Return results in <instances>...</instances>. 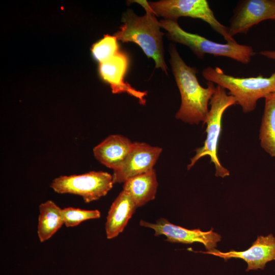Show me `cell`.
I'll use <instances>...</instances> for the list:
<instances>
[{"instance_id":"6da1fadb","label":"cell","mask_w":275,"mask_h":275,"mask_svg":"<svg viewBox=\"0 0 275 275\" xmlns=\"http://www.w3.org/2000/svg\"><path fill=\"white\" fill-rule=\"evenodd\" d=\"M172 72L181 95V105L176 118L190 124L204 125L209 109L208 105L216 87L208 81L207 87L201 86L197 77V69L186 64L175 45L169 48Z\"/></svg>"},{"instance_id":"7a4b0ae2","label":"cell","mask_w":275,"mask_h":275,"mask_svg":"<svg viewBox=\"0 0 275 275\" xmlns=\"http://www.w3.org/2000/svg\"><path fill=\"white\" fill-rule=\"evenodd\" d=\"M141 5L146 14L142 16L135 14L130 9L122 17L123 24L115 36L122 42H133L138 44L145 54L155 62V67L161 68L167 74L168 67L164 58V49L160 25L156 15L147 1H132Z\"/></svg>"},{"instance_id":"3957f363","label":"cell","mask_w":275,"mask_h":275,"mask_svg":"<svg viewBox=\"0 0 275 275\" xmlns=\"http://www.w3.org/2000/svg\"><path fill=\"white\" fill-rule=\"evenodd\" d=\"M203 77L227 89L244 113L253 111L258 100L275 93V71L269 77H238L225 73L218 67L208 66L202 71Z\"/></svg>"},{"instance_id":"277c9868","label":"cell","mask_w":275,"mask_h":275,"mask_svg":"<svg viewBox=\"0 0 275 275\" xmlns=\"http://www.w3.org/2000/svg\"><path fill=\"white\" fill-rule=\"evenodd\" d=\"M161 28L167 31L168 38L188 47L200 59L206 54L215 57H225L242 64H249L255 52L252 46L238 43H221L212 41L198 34L188 33L179 25L177 20L163 19L159 21Z\"/></svg>"},{"instance_id":"5b68a950","label":"cell","mask_w":275,"mask_h":275,"mask_svg":"<svg viewBox=\"0 0 275 275\" xmlns=\"http://www.w3.org/2000/svg\"><path fill=\"white\" fill-rule=\"evenodd\" d=\"M209 104L210 108L204 124H206V138L203 146L196 150L195 155L190 159L187 170L191 169L202 157L209 156L210 162L214 164L216 177L225 178L230 175L229 170L222 166L217 156L218 142L222 130V120L225 111L236 104L235 98L228 95L226 90L216 86L215 91Z\"/></svg>"},{"instance_id":"8992f818","label":"cell","mask_w":275,"mask_h":275,"mask_svg":"<svg viewBox=\"0 0 275 275\" xmlns=\"http://www.w3.org/2000/svg\"><path fill=\"white\" fill-rule=\"evenodd\" d=\"M149 4L156 15L165 19L177 20L182 16L200 19L221 35L227 42H236L230 35L228 27L216 19L206 0H161L150 2Z\"/></svg>"},{"instance_id":"52a82bcc","label":"cell","mask_w":275,"mask_h":275,"mask_svg":"<svg viewBox=\"0 0 275 275\" xmlns=\"http://www.w3.org/2000/svg\"><path fill=\"white\" fill-rule=\"evenodd\" d=\"M113 176L102 171H91L81 175L61 176L54 179L50 187L58 194H70L82 197L85 203L105 196L112 188Z\"/></svg>"},{"instance_id":"ba28073f","label":"cell","mask_w":275,"mask_h":275,"mask_svg":"<svg viewBox=\"0 0 275 275\" xmlns=\"http://www.w3.org/2000/svg\"><path fill=\"white\" fill-rule=\"evenodd\" d=\"M140 224L143 227L153 229L156 236L164 235L167 237L166 241L184 244L199 242L204 244L208 252L216 249L217 243L221 239V236L214 232L213 228L208 231H202L199 228L187 229L174 225L164 218L158 219L155 223L141 220Z\"/></svg>"},{"instance_id":"9c48e42d","label":"cell","mask_w":275,"mask_h":275,"mask_svg":"<svg viewBox=\"0 0 275 275\" xmlns=\"http://www.w3.org/2000/svg\"><path fill=\"white\" fill-rule=\"evenodd\" d=\"M265 20H275V0H243L238 3L228 27L230 35L246 34Z\"/></svg>"},{"instance_id":"30bf717a","label":"cell","mask_w":275,"mask_h":275,"mask_svg":"<svg viewBox=\"0 0 275 275\" xmlns=\"http://www.w3.org/2000/svg\"><path fill=\"white\" fill-rule=\"evenodd\" d=\"M162 149L146 143L134 142L122 165L112 175L114 183H124L128 179L154 170Z\"/></svg>"},{"instance_id":"8fae6325","label":"cell","mask_w":275,"mask_h":275,"mask_svg":"<svg viewBox=\"0 0 275 275\" xmlns=\"http://www.w3.org/2000/svg\"><path fill=\"white\" fill-rule=\"evenodd\" d=\"M200 252L222 258L225 261L231 258L241 259L247 263L246 271L264 269L267 262L275 260V237L272 234L266 236H258L252 245L243 251L231 250L222 252L215 249L210 252Z\"/></svg>"},{"instance_id":"7c38bea8","label":"cell","mask_w":275,"mask_h":275,"mask_svg":"<svg viewBox=\"0 0 275 275\" xmlns=\"http://www.w3.org/2000/svg\"><path fill=\"white\" fill-rule=\"evenodd\" d=\"M129 64L127 55L119 51L107 60L99 63V72L101 78L108 83L114 94L126 93L138 98L141 104L146 103V92L140 91L124 80Z\"/></svg>"},{"instance_id":"4fadbf2b","label":"cell","mask_w":275,"mask_h":275,"mask_svg":"<svg viewBox=\"0 0 275 275\" xmlns=\"http://www.w3.org/2000/svg\"><path fill=\"white\" fill-rule=\"evenodd\" d=\"M133 143L120 135H111L93 149L95 158L102 164L114 171L122 165Z\"/></svg>"},{"instance_id":"5bb4252c","label":"cell","mask_w":275,"mask_h":275,"mask_svg":"<svg viewBox=\"0 0 275 275\" xmlns=\"http://www.w3.org/2000/svg\"><path fill=\"white\" fill-rule=\"evenodd\" d=\"M136 208L130 195L123 190L108 212L105 226L107 239L114 238L122 232Z\"/></svg>"},{"instance_id":"9a60e30c","label":"cell","mask_w":275,"mask_h":275,"mask_svg":"<svg viewBox=\"0 0 275 275\" xmlns=\"http://www.w3.org/2000/svg\"><path fill=\"white\" fill-rule=\"evenodd\" d=\"M157 186L156 173L153 170L126 180L123 190L130 195L138 208L154 199Z\"/></svg>"},{"instance_id":"2e32d148","label":"cell","mask_w":275,"mask_h":275,"mask_svg":"<svg viewBox=\"0 0 275 275\" xmlns=\"http://www.w3.org/2000/svg\"><path fill=\"white\" fill-rule=\"evenodd\" d=\"M37 234L41 242L50 238L64 225L62 209L53 201L47 200L40 204Z\"/></svg>"},{"instance_id":"e0dca14e","label":"cell","mask_w":275,"mask_h":275,"mask_svg":"<svg viewBox=\"0 0 275 275\" xmlns=\"http://www.w3.org/2000/svg\"><path fill=\"white\" fill-rule=\"evenodd\" d=\"M259 140L262 148L271 156L275 157V93L265 98Z\"/></svg>"},{"instance_id":"ac0fdd59","label":"cell","mask_w":275,"mask_h":275,"mask_svg":"<svg viewBox=\"0 0 275 275\" xmlns=\"http://www.w3.org/2000/svg\"><path fill=\"white\" fill-rule=\"evenodd\" d=\"M117 40L115 35H104L92 45L91 51L94 58L101 63L115 55L120 51Z\"/></svg>"},{"instance_id":"d6986e66","label":"cell","mask_w":275,"mask_h":275,"mask_svg":"<svg viewBox=\"0 0 275 275\" xmlns=\"http://www.w3.org/2000/svg\"><path fill=\"white\" fill-rule=\"evenodd\" d=\"M62 213L64 225L67 227H73L84 221L101 216L98 210H85L71 207L62 209Z\"/></svg>"},{"instance_id":"ffe728a7","label":"cell","mask_w":275,"mask_h":275,"mask_svg":"<svg viewBox=\"0 0 275 275\" xmlns=\"http://www.w3.org/2000/svg\"><path fill=\"white\" fill-rule=\"evenodd\" d=\"M259 53L267 58L275 60V50H262Z\"/></svg>"}]
</instances>
